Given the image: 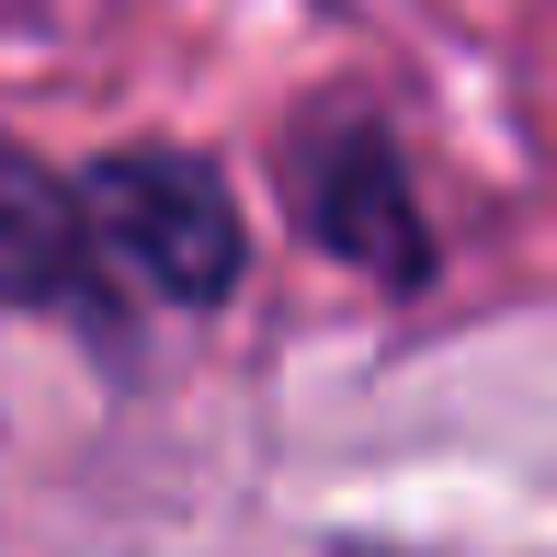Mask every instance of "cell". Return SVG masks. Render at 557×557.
<instances>
[{"label":"cell","mask_w":557,"mask_h":557,"mask_svg":"<svg viewBox=\"0 0 557 557\" xmlns=\"http://www.w3.org/2000/svg\"><path fill=\"white\" fill-rule=\"evenodd\" d=\"M91 239L125 285L171 296V308H227L250 273V216L227 194V171L206 148H103L81 171Z\"/></svg>","instance_id":"obj_1"},{"label":"cell","mask_w":557,"mask_h":557,"mask_svg":"<svg viewBox=\"0 0 557 557\" xmlns=\"http://www.w3.org/2000/svg\"><path fill=\"white\" fill-rule=\"evenodd\" d=\"M285 194H296V227L331 262L375 273V285H433V216H421L375 103H319L296 125L285 137Z\"/></svg>","instance_id":"obj_2"},{"label":"cell","mask_w":557,"mask_h":557,"mask_svg":"<svg viewBox=\"0 0 557 557\" xmlns=\"http://www.w3.org/2000/svg\"><path fill=\"white\" fill-rule=\"evenodd\" d=\"M0 308H46V319H81V331H114V262L91 239V206L23 137H0Z\"/></svg>","instance_id":"obj_3"}]
</instances>
